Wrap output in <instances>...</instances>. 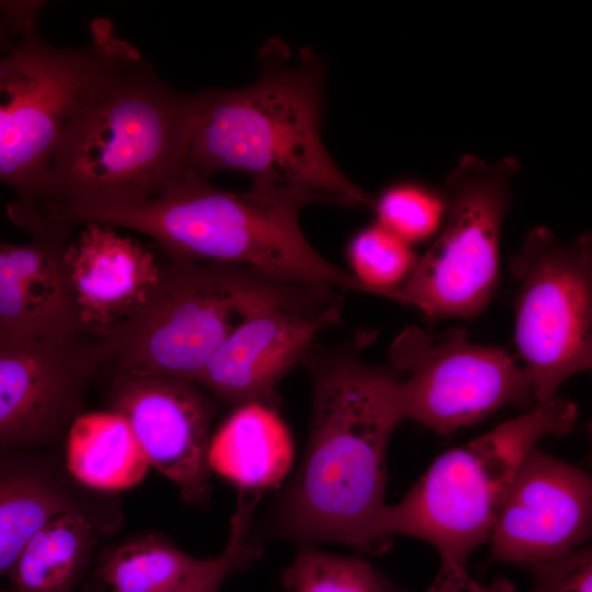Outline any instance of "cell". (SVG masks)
<instances>
[{
    "instance_id": "obj_29",
    "label": "cell",
    "mask_w": 592,
    "mask_h": 592,
    "mask_svg": "<svg viewBox=\"0 0 592 592\" xmlns=\"http://www.w3.org/2000/svg\"><path fill=\"white\" fill-rule=\"evenodd\" d=\"M0 592H14V591H12L11 589H3V588H0Z\"/></svg>"
},
{
    "instance_id": "obj_10",
    "label": "cell",
    "mask_w": 592,
    "mask_h": 592,
    "mask_svg": "<svg viewBox=\"0 0 592 592\" xmlns=\"http://www.w3.org/2000/svg\"><path fill=\"white\" fill-rule=\"evenodd\" d=\"M239 321L227 264L169 260L140 308L100 339L104 367L196 383Z\"/></svg>"
},
{
    "instance_id": "obj_11",
    "label": "cell",
    "mask_w": 592,
    "mask_h": 592,
    "mask_svg": "<svg viewBox=\"0 0 592 592\" xmlns=\"http://www.w3.org/2000/svg\"><path fill=\"white\" fill-rule=\"evenodd\" d=\"M405 418L449 434L505 407L536 405L530 375L499 346L471 342L466 329L431 334L410 326L392 341Z\"/></svg>"
},
{
    "instance_id": "obj_27",
    "label": "cell",
    "mask_w": 592,
    "mask_h": 592,
    "mask_svg": "<svg viewBox=\"0 0 592 592\" xmlns=\"http://www.w3.org/2000/svg\"><path fill=\"white\" fill-rule=\"evenodd\" d=\"M43 1H0V54L25 33L37 29Z\"/></svg>"
},
{
    "instance_id": "obj_22",
    "label": "cell",
    "mask_w": 592,
    "mask_h": 592,
    "mask_svg": "<svg viewBox=\"0 0 592 592\" xmlns=\"http://www.w3.org/2000/svg\"><path fill=\"white\" fill-rule=\"evenodd\" d=\"M289 592H405L367 560L300 545L281 577Z\"/></svg>"
},
{
    "instance_id": "obj_20",
    "label": "cell",
    "mask_w": 592,
    "mask_h": 592,
    "mask_svg": "<svg viewBox=\"0 0 592 592\" xmlns=\"http://www.w3.org/2000/svg\"><path fill=\"white\" fill-rule=\"evenodd\" d=\"M107 519L81 511L61 513L38 530L8 576L14 592H73Z\"/></svg>"
},
{
    "instance_id": "obj_25",
    "label": "cell",
    "mask_w": 592,
    "mask_h": 592,
    "mask_svg": "<svg viewBox=\"0 0 592 592\" xmlns=\"http://www.w3.org/2000/svg\"><path fill=\"white\" fill-rule=\"evenodd\" d=\"M259 498L258 494L239 492L229 538L221 554L210 558L207 567L187 583L170 592H219L229 577L249 568L260 558L261 545L250 537L253 511Z\"/></svg>"
},
{
    "instance_id": "obj_18",
    "label": "cell",
    "mask_w": 592,
    "mask_h": 592,
    "mask_svg": "<svg viewBox=\"0 0 592 592\" xmlns=\"http://www.w3.org/2000/svg\"><path fill=\"white\" fill-rule=\"evenodd\" d=\"M293 442L277 412L264 402L234 408L210 437L208 467L239 491L276 487L293 465Z\"/></svg>"
},
{
    "instance_id": "obj_21",
    "label": "cell",
    "mask_w": 592,
    "mask_h": 592,
    "mask_svg": "<svg viewBox=\"0 0 592 592\" xmlns=\"http://www.w3.org/2000/svg\"><path fill=\"white\" fill-rule=\"evenodd\" d=\"M209 561L190 556L160 535L145 534L106 549L95 579L103 592H170L196 577Z\"/></svg>"
},
{
    "instance_id": "obj_28",
    "label": "cell",
    "mask_w": 592,
    "mask_h": 592,
    "mask_svg": "<svg viewBox=\"0 0 592 592\" xmlns=\"http://www.w3.org/2000/svg\"><path fill=\"white\" fill-rule=\"evenodd\" d=\"M426 592H516V589L504 578L483 584L471 578L466 567L440 563L439 572Z\"/></svg>"
},
{
    "instance_id": "obj_13",
    "label": "cell",
    "mask_w": 592,
    "mask_h": 592,
    "mask_svg": "<svg viewBox=\"0 0 592 592\" xmlns=\"http://www.w3.org/2000/svg\"><path fill=\"white\" fill-rule=\"evenodd\" d=\"M592 479L582 468L533 447L516 469L489 537L493 561L524 568L587 545Z\"/></svg>"
},
{
    "instance_id": "obj_16",
    "label": "cell",
    "mask_w": 592,
    "mask_h": 592,
    "mask_svg": "<svg viewBox=\"0 0 592 592\" xmlns=\"http://www.w3.org/2000/svg\"><path fill=\"white\" fill-rule=\"evenodd\" d=\"M65 262L82 333L96 339L140 308L160 269L145 247L96 223L68 242Z\"/></svg>"
},
{
    "instance_id": "obj_3",
    "label": "cell",
    "mask_w": 592,
    "mask_h": 592,
    "mask_svg": "<svg viewBox=\"0 0 592 592\" xmlns=\"http://www.w3.org/2000/svg\"><path fill=\"white\" fill-rule=\"evenodd\" d=\"M327 197L265 179L247 191L216 187L191 169L161 194L127 204L58 207L70 227L96 223L141 232L169 260L246 265L280 277L368 293L352 273L323 258L304 236L300 210Z\"/></svg>"
},
{
    "instance_id": "obj_26",
    "label": "cell",
    "mask_w": 592,
    "mask_h": 592,
    "mask_svg": "<svg viewBox=\"0 0 592 592\" xmlns=\"http://www.w3.org/2000/svg\"><path fill=\"white\" fill-rule=\"evenodd\" d=\"M528 592H592V549L584 545L561 558L526 568Z\"/></svg>"
},
{
    "instance_id": "obj_1",
    "label": "cell",
    "mask_w": 592,
    "mask_h": 592,
    "mask_svg": "<svg viewBox=\"0 0 592 592\" xmlns=\"http://www.w3.org/2000/svg\"><path fill=\"white\" fill-rule=\"evenodd\" d=\"M301 363L311 379V415L299 467L252 539L333 542L369 553L385 506L390 437L406 420L401 374L365 361L351 345H312Z\"/></svg>"
},
{
    "instance_id": "obj_2",
    "label": "cell",
    "mask_w": 592,
    "mask_h": 592,
    "mask_svg": "<svg viewBox=\"0 0 592 592\" xmlns=\"http://www.w3.org/2000/svg\"><path fill=\"white\" fill-rule=\"evenodd\" d=\"M191 94L166 83L125 42L81 92L39 207H101L155 197L187 171Z\"/></svg>"
},
{
    "instance_id": "obj_8",
    "label": "cell",
    "mask_w": 592,
    "mask_h": 592,
    "mask_svg": "<svg viewBox=\"0 0 592 592\" xmlns=\"http://www.w3.org/2000/svg\"><path fill=\"white\" fill-rule=\"evenodd\" d=\"M239 323L208 361L196 385L232 408L270 403L274 386L325 329L341 323L334 287L236 265Z\"/></svg>"
},
{
    "instance_id": "obj_12",
    "label": "cell",
    "mask_w": 592,
    "mask_h": 592,
    "mask_svg": "<svg viewBox=\"0 0 592 592\" xmlns=\"http://www.w3.org/2000/svg\"><path fill=\"white\" fill-rule=\"evenodd\" d=\"M103 368L102 342L89 335L0 340V449H36L66 435Z\"/></svg>"
},
{
    "instance_id": "obj_5",
    "label": "cell",
    "mask_w": 592,
    "mask_h": 592,
    "mask_svg": "<svg viewBox=\"0 0 592 592\" xmlns=\"http://www.w3.org/2000/svg\"><path fill=\"white\" fill-rule=\"evenodd\" d=\"M576 403L560 397L437 456L402 499L385 504L374 526L382 549L400 535L434 547L440 563L466 567L489 542L508 487L527 453L549 435L571 432Z\"/></svg>"
},
{
    "instance_id": "obj_6",
    "label": "cell",
    "mask_w": 592,
    "mask_h": 592,
    "mask_svg": "<svg viewBox=\"0 0 592 592\" xmlns=\"http://www.w3.org/2000/svg\"><path fill=\"white\" fill-rule=\"evenodd\" d=\"M90 42L56 47L37 29L0 54V181L21 204L42 203L48 169L81 92L124 43L111 20L91 23Z\"/></svg>"
},
{
    "instance_id": "obj_17",
    "label": "cell",
    "mask_w": 592,
    "mask_h": 592,
    "mask_svg": "<svg viewBox=\"0 0 592 592\" xmlns=\"http://www.w3.org/2000/svg\"><path fill=\"white\" fill-rule=\"evenodd\" d=\"M77 485L36 449H0V577L10 574L29 540L57 515L81 511L111 516Z\"/></svg>"
},
{
    "instance_id": "obj_9",
    "label": "cell",
    "mask_w": 592,
    "mask_h": 592,
    "mask_svg": "<svg viewBox=\"0 0 592 592\" xmlns=\"http://www.w3.org/2000/svg\"><path fill=\"white\" fill-rule=\"evenodd\" d=\"M516 282L514 340L531 377L536 405L592 364V240L563 242L532 229L510 261Z\"/></svg>"
},
{
    "instance_id": "obj_14",
    "label": "cell",
    "mask_w": 592,
    "mask_h": 592,
    "mask_svg": "<svg viewBox=\"0 0 592 592\" xmlns=\"http://www.w3.org/2000/svg\"><path fill=\"white\" fill-rule=\"evenodd\" d=\"M109 400L128 421L149 465L177 486L182 500L207 499L215 398L189 380L114 374Z\"/></svg>"
},
{
    "instance_id": "obj_19",
    "label": "cell",
    "mask_w": 592,
    "mask_h": 592,
    "mask_svg": "<svg viewBox=\"0 0 592 592\" xmlns=\"http://www.w3.org/2000/svg\"><path fill=\"white\" fill-rule=\"evenodd\" d=\"M149 466L128 421L116 411L81 412L67 430L65 469L83 488L126 490L144 479Z\"/></svg>"
},
{
    "instance_id": "obj_15",
    "label": "cell",
    "mask_w": 592,
    "mask_h": 592,
    "mask_svg": "<svg viewBox=\"0 0 592 592\" xmlns=\"http://www.w3.org/2000/svg\"><path fill=\"white\" fill-rule=\"evenodd\" d=\"M9 219L30 242H0V340L66 341L82 333L65 253L71 227L52 221L36 205L12 201Z\"/></svg>"
},
{
    "instance_id": "obj_24",
    "label": "cell",
    "mask_w": 592,
    "mask_h": 592,
    "mask_svg": "<svg viewBox=\"0 0 592 592\" xmlns=\"http://www.w3.org/2000/svg\"><path fill=\"white\" fill-rule=\"evenodd\" d=\"M378 224L411 244L435 234L444 219V202L412 185L386 190L373 205Z\"/></svg>"
},
{
    "instance_id": "obj_23",
    "label": "cell",
    "mask_w": 592,
    "mask_h": 592,
    "mask_svg": "<svg viewBox=\"0 0 592 592\" xmlns=\"http://www.w3.org/2000/svg\"><path fill=\"white\" fill-rule=\"evenodd\" d=\"M353 275L371 294L395 299V287L410 275L418 262L411 246L378 223L356 234L348 247Z\"/></svg>"
},
{
    "instance_id": "obj_7",
    "label": "cell",
    "mask_w": 592,
    "mask_h": 592,
    "mask_svg": "<svg viewBox=\"0 0 592 592\" xmlns=\"http://www.w3.org/2000/svg\"><path fill=\"white\" fill-rule=\"evenodd\" d=\"M515 158L487 163L464 156L445 182V219L418 259L395 301L433 319H473L492 300L499 282L500 232L512 201Z\"/></svg>"
},
{
    "instance_id": "obj_4",
    "label": "cell",
    "mask_w": 592,
    "mask_h": 592,
    "mask_svg": "<svg viewBox=\"0 0 592 592\" xmlns=\"http://www.w3.org/2000/svg\"><path fill=\"white\" fill-rule=\"evenodd\" d=\"M260 75L236 90L191 94L187 167L203 178L237 171L320 194L332 205L373 207L321 140L323 67L308 48L281 39L260 50Z\"/></svg>"
}]
</instances>
